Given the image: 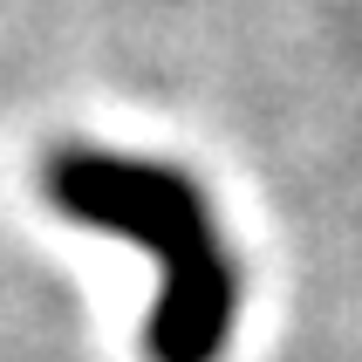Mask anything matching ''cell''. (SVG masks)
<instances>
[{"mask_svg":"<svg viewBox=\"0 0 362 362\" xmlns=\"http://www.w3.org/2000/svg\"><path fill=\"white\" fill-rule=\"evenodd\" d=\"M48 199L76 226L117 233V240L158 253L164 287L151 308V362H219L226 335H233V308H240V274L226 260L219 233H212V205L192 178H178L171 164L117 158V151H55L48 171Z\"/></svg>","mask_w":362,"mask_h":362,"instance_id":"obj_1","label":"cell"}]
</instances>
